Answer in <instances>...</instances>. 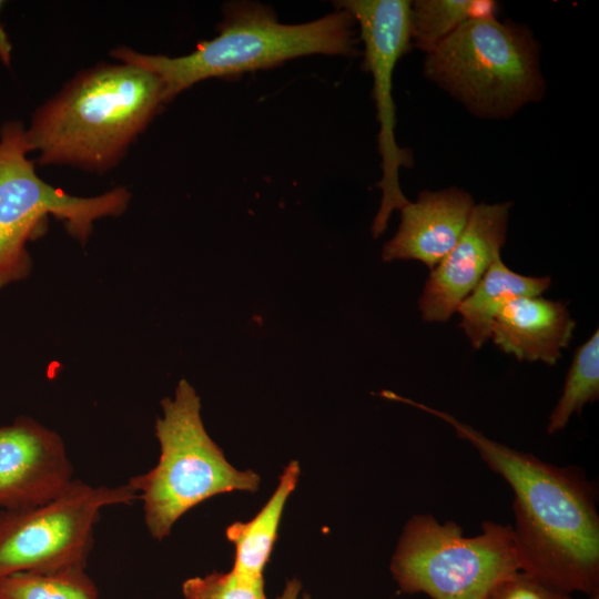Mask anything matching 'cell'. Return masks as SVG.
I'll use <instances>...</instances> for the list:
<instances>
[{
  "label": "cell",
  "instance_id": "cell-16",
  "mask_svg": "<svg viewBox=\"0 0 599 599\" xmlns=\"http://www.w3.org/2000/svg\"><path fill=\"white\" fill-rule=\"evenodd\" d=\"M491 0H417L410 3V41L429 53L469 19L495 14Z\"/></svg>",
  "mask_w": 599,
  "mask_h": 599
},
{
  "label": "cell",
  "instance_id": "cell-2",
  "mask_svg": "<svg viewBox=\"0 0 599 599\" xmlns=\"http://www.w3.org/2000/svg\"><path fill=\"white\" fill-rule=\"evenodd\" d=\"M162 81L125 62H102L70 79L26 126L39 165L103 174L116 166L165 104Z\"/></svg>",
  "mask_w": 599,
  "mask_h": 599
},
{
  "label": "cell",
  "instance_id": "cell-3",
  "mask_svg": "<svg viewBox=\"0 0 599 599\" xmlns=\"http://www.w3.org/2000/svg\"><path fill=\"white\" fill-rule=\"evenodd\" d=\"M354 19L338 9L317 20L285 24L273 9L254 2H230L219 34L180 57L149 54L118 47L110 54L120 62L141 67L160 78L166 102L210 78H231L277 67L311 55H356Z\"/></svg>",
  "mask_w": 599,
  "mask_h": 599
},
{
  "label": "cell",
  "instance_id": "cell-11",
  "mask_svg": "<svg viewBox=\"0 0 599 599\" xmlns=\"http://www.w3.org/2000/svg\"><path fill=\"white\" fill-rule=\"evenodd\" d=\"M511 205V202L475 204L458 242L425 282L418 301L424 321H448L500 256Z\"/></svg>",
  "mask_w": 599,
  "mask_h": 599
},
{
  "label": "cell",
  "instance_id": "cell-21",
  "mask_svg": "<svg viewBox=\"0 0 599 599\" xmlns=\"http://www.w3.org/2000/svg\"><path fill=\"white\" fill-rule=\"evenodd\" d=\"M2 4L3 2L0 0V9ZM12 50H13L12 43L9 39V35L4 27L2 26L0 21V62L7 68L11 65Z\"/></svg>",
  "mask_w": 599,
  "mask_h": 599
},
{
  "label": "cell",
  "instance_id": "cell-23",
  "mask_svg": "<svg viewBox=\"0 0 599 599\" xmlns=\"http://www.w3.org/2000/svg\"><path fill=\"white\" fill-rule=\"evenodd\" d=\"M589 599H599V590L596 591V592H593V593H591V595L589 596Z\"/></svg>",
  "mask_w": 599,
  "mask_h": 599
},
{
  "label": "cell",
  "instance_id": "cell-17",
  "mask_svg": "<svg viewBox=\"0 0 599 599\" xmlns=\"http://www.w3.org/2000/svg\"><path fill=\"white\" fill-rule=\"evenodd\" d=\"M0 599H99L84 567L19 571L0 577Z\"/></svg>",
  "mask_w": 599,
  "mask_h": 599
},
{
  "label": "cell",
  "instance_id": "cell-20",
  "mask_svg": "<svg viewBox=\"0 0 599 599\" xmlns=\"http://www.w3.org/2000/svg\"><path fill=\"white\" fill-rule=\"evenodd\" d=\"M487 599H572L570 593L554 589L535 577L518 571L500 582Z\"/></svg>",
  "mask_w": 599,
  "mask_h": 599
},
{
  "label": "cell",
  "instance_id": "cell-12",
  "mask_svg": "<svg viewBox=\"0 0 599 599\" xmlns=\"http://www.w3.org/2000/svg\"><path fill=\"white\" fill-rule=\"evenodd\" d=\"M475 204L468 192L456 186L420 192L400 210L399 226L385 243L382 258L415 260L432 271L458 242Z\"/></svg>",
  "mask_w": 599,
  "mask_h": 599
},
{
  "label": "cell",
  "instance_id": "cell-19",
  "mask_svg": "<svg viewBox=\"0 0 599 599\" xmlns=\"http://www.w3.org/2000/svg\"><path fill=\"white\" fill-rule=\"evenodd\" d=\"M264 587V579H252L232 569L189 578L182 591L184 599H267Z\"/></svg>",
  "mask_w": 599,
  "mask_h": 599
},
{
  "label": "cell",
  "instance_id": "cell-1",
  "mask_svg": "<svg viewBox=\"0 0 599 599\" xmlns=\"http://www.w3.org/2000/svg\"><path fill=\"white\" fill-rule=\"evenodd\" d=\"M388 398L449 424L510 486L520 571L567 593L590 596L599 590L597 491L582 470L557 467L512 449L446 412L395 393Z\"/></svg>",
  "mask_w": 599,
  "mask_h": 599
},
{
  "label": "cell",
  "instance_id": "cell-18",
  "mask_svg": "<svg viewBox=\"0 0 599 599\" xmlns=\"http://www.w3.org/2000/svg\"><path fill=\"white\" fill-rule=\"evenodd\" d=\"M599 397V331L575 352L562 394L549 415L548 434L567 426L573 414L580 415L588 403Z\"/></svg>",
  "mask_w": 599,
  "mask_h": 599
},
{
  "label": "cell",
  "instance_id": "cell-22",
  "mask_svg": "<svg viewBox=\"0 0 599 599\" xmlns=\"http://www.w3.org/2000/svg\"><path fill=\"white\" fill-rule=\"evenodd\" d=\"M301 590V582L296 578H293L286 582L283 592L276 599H311L306 593L300 596Z\"/></svg>",
  "mask_w": 599,
  "mask_h": 599
},
{
  "label": "cell",
  "instance_id": "cell-6",
  "mask_svg": "<svg viewBox=\"0 0 599 599\" xmlns=\"http://www.w3.org/2000/svg\"><path fill=\"white\" fill-rule=\"evenodd\" d=\"M29 153L26 125L6 121L0 126V291L31 274L27 244L45 229L49 216L85 245L97 221L122 215L131 201L125 186L85 197L54 187L38 175Z\"/></svg>",
  "mask_w": 599,
  "mask_h": 599
},
{
  "label": "cell",
  "instance_id": "cell-4",
  "mask_svg": "<svg viewBox=\"0 0 599 599\" xmlns=\"http://www.w3.org/2000/svg\"><path fill=\"white\" fill-rule=\"evenodd\" d=\"M424 74L481 119H507L545 94L532 32L495 14L464 22L426 54Z\"/></svg>",
  "mask_w": 599,
  "mask_h": 599
},
{
  "label": "cell",
  "instance_id": "cell-8",
  "mask_svg": "<svg viewBox=\"0 0 599 599\" xmlns=\"http://www.w3.org/2000/svg\"><path fill=\"white\" fill-rule=\"evenodd\" d=\"M139 499L129 485L93 487L79 479L51 500L0 512V577L84 567L103 507Z\"/></svg>",
  "mask_w": 599,
  "mask_h": 599
},
{
  "label": "cell",
  "instance_id": "cell-14",
  "mask_svg": "<svg viewBox=\"0 0 599 599\" xmlns=\"http://www.w3.org/2000/svg\"><path fill=\"white\" fill-rule=\"evenodd\" d=\"M550 284L549 276L535 277L514 272L499 256L458 305L459 327L471 346L479 349L490 338L493 323L506 304L518 297L541 295Z\"/></svg>",
  "mask_w": 599,
  "mask_h": 599
},
{
  "label": "cell",
  "instance_id": "cell-5",
  "mask_svg": "<svg viewBox=\"0 0 599 599\" xmlns=\"http://www.w3.org/2000/svg\"><path fill=\"white\" fill-rule=\"evenodd\" d=\"M161 406L163 415L155 422L159 461L128 483L143 501L145 525L158 540L202 501L230 491L254 493L261 481L255 471L233 467L209 436L201 399L186 379L179 382L174 397L163 398Z\"/></svg>",
  "mask_w": 599,
  "mask_h": 599
},
{
  "label": "cell",
  "instance_id": "cell-15",
  "mask_svg": "<svg viewBox=\"0 0 599 599\" xmlns=\"http://www.w3.org/2000/svg\"><path fill=\"white\" fill-rule=\"evenodd\" d=\"M300 475V464L296 460L290 461L262 509L251 520L235 521L226 528V538L235 548L233 570L252 579H264L285 504Z\"/></svg>",
  "mask_w": 599,
  "mask_h": 599
},
{
  "label": "cell",
  "instance_id": "cell-10",
  "mask_svg": "<svg viewBox=\"0 0 599 599\" xmlns=\"http://www.w3.org/2000/svg\"><path fill=\"white\" fill-rule=\"evenodd\" d=\"M60 435L28 416L0 426V507L44 504L74 479Z\"/></svg>",
  "mask_w": 599,
  "mask_h": 599
},
{
  "label": "cell",
  "instance_id": "cell-13",
  "mask_svg": "<svg viewBox=\"0 0 599 599\" xmlns=\"http://www.w3.org/2000/svg\"><path fill=\"white\" fill-rule=\"evenodd\" d=\"M576 322L567 305L538 296L506 304L491 327L490 338L504 353L522 362L555 365L569 346Z\"/></svg>",
  "mask_w": 599,
  "mask_h": 599
},
{
  "label": "cell",
  "instance_id": "cell-7",
  "mask_svg": "<svg viewBox=\"0 0 599 599\" xmlns=\"http://www.w3.org/2000/svg\"><path fill=\"white\" fill-rule=\"evenodd\" d=\"M400 592L432 599H487L505 579L520 571L512 526L484 521L481 532L465 537L455 521L429 514L405 525L389 566Z\"/></svg>",
  "mask_w": 599,
  "mask_h": 599
},
{
  "label": "cell",
  "instance_id": "cell-9",
  "mask_svg": "<svg viewBox=\"0 0 599 599\" xmlns=\"http://www.w3.org/2000/svg\"><path fill=\"white\" fill-rule=\"evenodd\" d=\"M410 3L406 0H344L335 4L358 23L364 42L363 68L373 77V97L379 122L378 151L382 158V179L377 183L382 190V201L372 224L375 238L385 232L392 213L409 202L399 185V170L412 166L413 155L395 140L396 116L392 88L395 65L412 43Z\"/></svg>",
  "mask_w": 599,
  "mask_h": 599
}]
</instances>
